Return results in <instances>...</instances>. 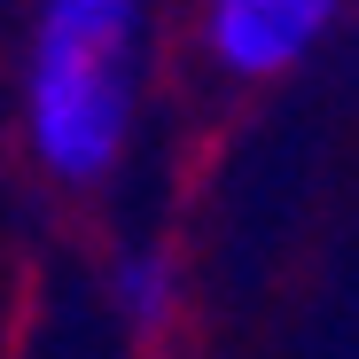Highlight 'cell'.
<instances>
[{
  "instance_id": "1",
  "label": "cell",
  "mask_w": 359,
  "mask_h": 359,
  "mask_svg": "<svg viewBox=\"0 0 359 359\" xmlns=\"http://www.w3.org/2000/svg\"><path fill=\"white\" fill-rule=\"evenodd\" d=\"M141 109V0H39L24 55V133L32 156L94 188L117 172Z\"/></svg>"
},
{
  "instance_id": "2",
  "label": "cell",
  "mask_w": 359,
  "mask_h": 359,
  "mask_svg": "<svg viewBox=\"0 0 359 359\" xmlns=\"http://www.w3.org/2000/svg\"><path fill=\"white\" fill-rule=\"evenodd\" d=\"M344 0H203V47L234 79H281L305 63Z\"/></svg>"
},
{
  "instance_id": "3",
  "label": "cell",
  "mask_w": 359,
  "mask_h": 359,
  "mask_svg": "<svg viewBox=\"0 0 359 359\" xmlns=\"http://www.w3.org/2000/svg\"><path fill=\"white\" fill-rule=\"evenodd\" d=\"M109 297H117V313H126L141 336H156L172 320V305H180V273H172L164 250H126L117 273H109Z\"/></svg>"
}]
</instances>
